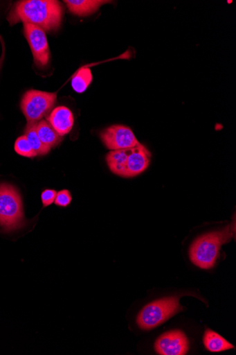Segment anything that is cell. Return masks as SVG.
<instances>
[{
  "mask_svg": "<svg viewBox=\"0 0 236 355\" xmlns=\"http://www.w3.org/2000/svg\"><path fill=\"white\" fill-rule=\"evenodd\" d=\"M63 15L62 5L55 0H24L15 3L8 21L11 26L23 22L53 31L61 26Z\"/></svg>",
  "mask_w": 236,
  "mask_h": 355,
  "instance_id": "cell-1",
  "label": "cell"
},
{
  "mask_svg": "<svg viewBox=\"0 0 236 355\" xmlns=\"http://www.w3.org/2000/svg\"><path fill=\"white\" fill-rule=\"evenodd\" d=\"M234 231L235 229L230 224L222 230L197 238L190 248L189 254L192 263L201 269L212 268L219 256L222 245L232 239Z\"/></svg>",
  "mask_w": 236,
  "mask_h": 355,
  "instance_id": "cell-2",
  "label": "cell"
},
{
  "mask_svg": "<svg viewBox=\"0 0 236 355\" xmlns=\"http://www.w3.org/2000/svg\"><path fill=\"white\" fill-rule=\"evenodd\" d=\"M24 225V208L19 192L10 184L0 183V227L6 232H11Z\"/></svg>",
  "mask_w": 236,
  "mask_h": 355,
  "instance_id": "cell-3",
  "label": "cell"
},
{
  "mask_svg": "<svg viewBox=\"0 0 236 355\" xmlns=\"http://www.w3.org/2000/svg\"><path fill=\"white\" fill-rule=\"evenodd\" d=\"M183 310L176 297L154 301L143 308L137 318L139 327L145 331L154 329Z\"/></svg>",
  "mask_w": 236,
  "mask_h": 355,
  "instance_id": "cell-4",
  "label": "cell"
},
{
  "mask_svg": "<svg viewBox=\"0 0 236 355\" xmlns=\"http://www.w3.org/2000/svg\"><path fill=\"white\" fill-rule=\"evenodd\" d=\"M57 101V94L30 89L23 96L21 108L27 124L38 123L47 116Z\"/></svg>",
  "mask_w": 236,
  "mask_h": 355,
  "instance_id": "cell-5",
  "label": "cell"
},
{
  "mask_svg": "<svg viewBox=\"0 0 236 355\" xmlns=\"http://www.w3.org/2000/svg\"><path fill=\"white\" fill-rule=\"evenodd\" d=\"M24 33L31 49L35 64L40 69L48 66L51 52L45 31L36 25L24 24Z\"/></svg>",
  "mask_w": 236,
  "mask_h": 355,
  "instance_id": "cell-6",
  "label": "cell"
},
{
  "mask_svg": "<svg viewBox=\"0 0 236 355\" xmlns=\"http://www.w3.org/2000/svg\"><path fill=\"white\" fill-rule=\"evenodd\" d=\"M100 139L111 150L127 149L140 146L136 136L127 126L114 125L100 133Z\"/></svg>",
  "mask_w": 236,
  "mask_h": 355,
  "instance_id": "cell-7",
  "label": "cell"
},
{
  "mask_svg": "<svg viewBox=\"0 0 236 355\" xmlns=\"http://www.w3.org/2000/svg\"><path fill=\"white\" fill-rule=\"evenodd\" d=\"M154 348L161 355H184L189 349V340L181 331H167L158 338Z\"/></svg>",
  "mask_w": 236,
  "mask_h": 355,
  "instance_id": "cell-8",
  "label": "cell"
},
{
  "mask_svg": "<svg viewBox=\"0 0 236 355\" xmlns=\"http://www.w3.org/2000/svg\"><path fill=\"white\" fill-rule=\"evenodd\" d=\"M152 154L143 145L128 149L125 178L136 177L150 164Z\"/></svg>",
  "mask_w": 236,
  "mask_h": 355,
  "instance_id": "cell-9",
  "label": "cell"
},
{
  "mask_svg": "<svg viewBox=\"0 0 236 355\" xmlns=\"http://www.w3.org/2000/svg\"><path fill=\"white\" fill-rule=\"evenodd\" d=\"M47 120L61 137L71 132L75 123L74 115L71 110L63 106L53 110Z\"/></svg>",
  "mask_w": 236,
  "mask_h": 355,
  "instance_id": "cell-10",
  "label": "cell"
},
{
  "mask_svg": "<svg viewBox=\"0 0 236 355\" xmlns=\"http://www.w3.org/2000/svg\"><path fill=\"white\" fill-rule=\"evenodd\" d=\"M64 3L71 13L85 17L96 12L101 6L111 2L102 0H65Z\"/></svg>",
  "mask_w": 236,
  "mask_h": 355,
  "instance_id": "cell-11",
  "label": "cell"
},
{
  "mask_svg": "<svg viewBox=\"0 0 236 355\" xmlns=\"http://www.w3.org/2000/svg\"><path fill=\"white\" fill-rule=\"evenodd\" d=\"M128 149L111 150L107 155V162L111 171L125 178Z\"/></svg>",
  "mask_w": 236,
  "mask_h": 355,
  "instance_id": "cell-12",
  "label": "cell"
},
{
  "mask_svg": "<svg viewBox=\"0 0 236 355\" xmlns=\"http://www.w3.org/2000/svg\"><path fill=\"white\" fill-rule=\"evenodd\" d=\"M37 131L42 142L51 149L58 146L62 141V137L46 120L37 123Z\"/></svg>",
  "mask_w": 236,
  "mask_h": 355,
  "instance_id": "cell-13",
  "label": "cell"
},
{
  "mask_svg": "<svg viewBox=\"0 0 236 355\" xmlns=\"http://www.w3.org/2000/svg\"><path fill=\"white\" fill-rule=\"evenodd\" d=\"M203 341L206 347L212 352H222L234 347L222 336L210 329L206 331Z\"/></svg>",
  "mask_w": 236,
  "mask_h": 355,
  "instance_id": "cell-14",
  "label": "cell"
},
{
  "mask_svg": "<svg viewBox=\"0 0 236 355\" xmlns=\"http://www.w3.org/2000/svg\"><path fill=\"white\" fill-rule=\"evenodd\" d=\"M37 123L27 124L25 131V136L27 138L30 146L38 155H47L51 148L44 145L40 140L37 131Z\"/></svg>",
  "mask_w": 236,
  "mask_h": 355,
  "instance_id": "cell-15",
  "label": "cell"
},
{
  "mask_svg": "<svg viewBox=\"0 0 236 355\" xmlns=\"http://www.w3.org/2000/svg\"><path fill=\"white\" fill-rule=\"evenodd\" d=\"M93 80L91 71L89 68L80 69L72 80L73 89L78 93H83L87 90Z\"/></svg>",
  "mask_w": 236,
  "mask_h": 355,
  "instance_id": "cell-16",
  "label": "cell"
},
{
  "mask_svg": "<svg viewBox=\"0 0 236 355\" xmlns=\"http://www.w3.org/2000/svg\"><path fill=\"white\" fill-rule=\"evenodd\" d=\"M15 149L17 153L24 157H35L38 155L30 146L26 136H22L17 139L15 142Z\"/></svg>",
  "mask_w": 236,
  "mask_h": 355,
  "instance_id": "cell-17",
  "label": "cell"
},
{
  "mask_svg": "<svg viewBox=\"0 0 236 355\" xmlns=\"http://www.w3.org/2000/svg\"><path fill=\"white\" fill-rule=\"evenodd\" d=\"M73 200L71 193L69 190L62 189L57 193L55 205L61 208H66L71 205Z\"/></svg>",
  "mask_w": 236,
  "mask_h": 355,
  "instance_id": "cell-18",
  "label": "cell"
},
{
  "mask_svg": "<svg viewBox=\"0 0 236 355\" xmlns=\"http://www.w3.org/2000/svg\"><path fill=\"white\" fill-rule=\"evenodd\" d=\"M57 196V191L54 189H47L42 193V201L44 208L51 206Z\"/></svg>",
  "mask_w": 236,
  "mask_h": 355,
  "instance_id": "cell-19",
  "label": "cell"
},
{
  "mask_svg": "<svg viewBox=\"0 0 236 355\" xmlns=\"http://www.w3.org/2000/svg\"><path fill=\"white\" fill-rule=\"evenodd\" d=\"M0 40H1V42H2L3 51V54H2V57H1V58H0V68H1L3 62L4 61V58H5V49H5V45H4V43H3V41L2 38L0 37Z\"/></svg>",
  "mask_w": 236,
  "mask_h": 355,
  "instance_id": "cell-20",
  "label": "cell"
}]
</instances>
